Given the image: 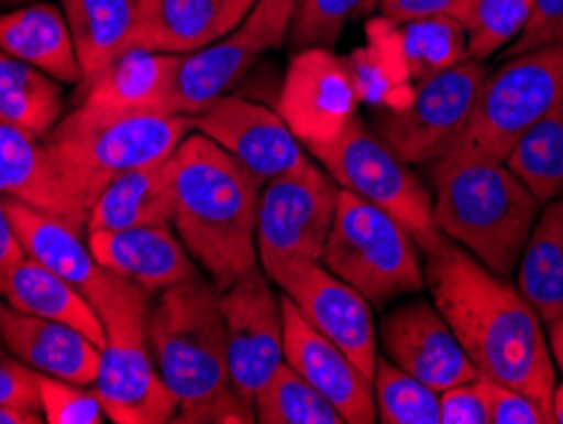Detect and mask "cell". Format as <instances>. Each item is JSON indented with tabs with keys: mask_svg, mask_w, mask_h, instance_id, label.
<instances>
[{
	"mask_svg": "<svg viewBox=\"0 0 563 424\" xmlns=\"http://www.w3.org/2000/svg\"><path fill=\"white\" fill-rule=\"evenodd\" d=\"M439 417L442 424H490L479 377L439 392Z\"/></svg>",
	"mask_w": 563,
	"mask_h": 424,
	"instance_id": "41",
	"label": "cell"
},
{
	"mask_svg": "<svg viewBox=\"0 0 563 424\" xmlns=\"http://www.w3.org/2000/svg\"><path fill=\"white\" fill-rule=\"evenodd\" d=\"M335 178L318 161L267 181L256 211V252L260 264H272L289 257L322 260L338 206Z\"/></svg>",
	"mask_w": 563,
	"mask_h": 424,
	"instance_id": "12",
	"label": "cell"
},
{
	"mask_svg": "<svg viewBox=\"0 0 563 424\" xmlns=\"http://www.w3.org/2000/svg\"><path fill=\"white\" fill-rule=\"evenodd\" d=\"M254 422L260 424H345L343 414L305 381L295 369L282 363L260 394L254 396Z\"/></svg>",
	"mask_w": 563,
	"mask_h": 424,
	"instance_id": "34",
	"label": "cell"
},
{
	"mask_svg": "<svg viewBox=\"0 0 563 424\" xmlns=\"http://www.w3.org/2000/svg\"><path fill=\"white\" fill-rule=\"evenodd\" d=\"M561 198H563V194H561Z\"/></svg>",
	"mask_w": 563,
	"mask_h": 424,
	"instance_id": "50",
	"label": "cell"
},
{
	"mask_svg": "<svg viewBox=\"0 0 563 424\" xmlns=\"http://www.w3.org/2000/svg\"><path fill=\"white\" fill-rule=\"evenodd\" d=\"M41 414L48 424H104V404L92 384L38 373Z\"/></svg>",
	"mask_w": 563,
	"mask_h": 424,
	"instance_id": "38",
	"label": "cell"
},
{
	"mask_svg": "<svg viewBox=\"0 0 563 424\" xmlns=\"http://www.w3.org/2000/svg\"><path fill=\"white\" fill-rule=\"evenodd\" d=\"M391 39L413 85L470 59L465 26L446 15L391 21Z\"/></svg>",
	"mask_w": 563,
	"mask_h": 424,
	"instance_id": "32",
	"label": "cell"
},
{
	"mask_svg": "<svg viewBox=\"0 0 563 424\" xmlns=\"http://www.w3.org/2000/svg\"><path fill=\"white\" fill-rule=\"evenodd\" d=\"M190 118L196 132L211 138L262 183L310 161L308 148L297 140L282 115L252 99L223 95Z\"/></svg>",
	"mask_w": 563,
	"mask_h": 424,
	"instance_id": "16",
	"label": "cell"
},
{
	"mask_svg": "<svg viewBox=\"0 0 563 424\" xmlns=\"http://www.w3.org/2000/svg\"><path fill=\"white\" fill-rule=\"evenodd\" d=\"M508 165L541 204L563 194V95L520 140Z\"/></svg>",
	"mask_w": 563,
	"mask_h": 424,
	"instance_id": "33",
	"label": "cell"
},
{
	"mask_svg": "<svg viewBox=\"0 0 563 424\" xmlns=\"http://www.w3.org/2000/svg\"><path fill=\"white\" fill-rule=\"evenodd\" d=\"M0 115L44 140L64 118L62 81L0 48Z\"/></svg>",
	"mask_w": 563,
	"mask_h": 424,
	"instance_id": "31",
	"label": "cell"
},
{
	"mask_svg": "<svg viewBox=\"0 0 563 424\" xmlns=\"http://www.w3.org/2000/svg\"><path fill=\"white\" fill-rule=\"evenodd\" d=\"M358 91L343 56L330 48L292 52L282 79L277 112L305 148L335 140L358 118Z\"/></svg>",
	"mask_w": 563,
	"mask_h": 424,
	"instance_id": "15",
	"label": "cell"
},
{
	"mask_svg": "<svg viewBox=\"0 0 563 424\" xmlns=\"http://www.w3.org/2000/svg\"><path fill=\"white\" fill-rule=\"evenodd\" d=\"M380 0H297L292 21H289L287 48H330L341 41L347 23L378 13Z\"/></svg>",
	"mask_w": 563,
	"mask_h": 424,
	"instance_id": "36",
	"label": "cell"
},
{
	"mask_svg": "<svg viewBox=\"0 0 563 424\" xmlns=\"http://www.w3.org/2000/svg\"><path fill=\"white\" fill-rule=\"evenodd\" d=\"M264 183L201 132L173 153V219L180 242L219 290L260 264L256 211Z\"/></svg>",
	"mask_w": 563,
	"mask_h": 424,
	"instance_id": "2",
	"label": "cell"
},
{
	"mask_svg": "<svg viewBox=\"0 0 563 424\" xmlns=\"http://www.w3.org/2000/svg\"><path fill=\"white\" fill-rule=\"evenodd\" d=\"M26 260V252L19 242V235H15L11 216L5 211L3 196H0V293H3L8 278H11L13 270Z\"/></svg>",
	"mask_w": 563,
	"mask_h": 424,
	"instance_id": "44",
	"label": "cell"
},
{
	"mask_svg": "<svg viewBox=\"0 0 563 424\" xmlns=\"http://www.w3.org/2000/svg\"><path fill=\"white\" fill-rule=\"evenodd\" d=\"M487 74L485 62L467 59L417 81L407 107L374 115V130L409 165L427 168L465 135Z\"/></svg>",
	"mask_w": 563,
	"mask_h": 424,
	"instance_id": "10",
	"label": "cell"
},
{
	"mask_svg": "<svg viewBox=\"0 0 563 424\" xmlns=\"http://www.w3.org/2000/svg\"><path fill=\"white\" fill-rule=\"evenodd\" d=\"M479 389H483L490 424H553V414L520 389L487 377H479Z\"/></svg>",
	"mask_w": 563,
	"mask_h": 424,
	"instance_id": "39",
	"label": "cell"
},
{
	"mask_svg": "<svg viewBox=\"0 0 563 424\" xmlns=\"http://www.w3.org/2000/svg\"><path fill=\"white\" fill-rule=\"evenodd\" d=\"M0 344L13 356L46 377L95 384L99 348L77 328L15 311L0 297Z\"/></svg>",
	"mask_w": 563,
	"mask_h": 424,
	"instance_id": "23",
	"label": "cell"
},
{
	"mask_svg": "<svg viewBox=\"0 0 563 424\" xmlns=\"http://www.w3.org/2000/svg\"><path fill=\"white\" fill-rule=\"evenodd\" d=\"M0 196L87 229V214L66 194L44 140L5 115H0Z\"/></svg>",
	"mask_w": 563,
	"mask_h": 424,
	"instance_id": "24",
	"label": "cell"
},
{
	"mask_svg": "<svg viewBox=\"0 0 563 424\" xmlns=\"http://www.w3.org/2000/svg\"><path fill=\"white\" fill-rule=\"evenodd\" d=\"M62 8L77 48L81 81L130 48L140 0H62Z\"/></svg>",
	"mask_w": 563,
	"mask_h": 424,
	"instance_id": "29",
	"label": "cell"
},
{
	"mask_svg": "<svg viewBox=\"0 0 563 424\" xmlns=\"http://www.w3.org/2000/svg\"><path fill=\"white\" fill-rule=\"evenodd\" d=\"M44 414L23 410V406L13 404H0V424H41Z\"/></svg>",
	"mask_w": 563,
	"mask_h": 424,
	"instance_id": "45",
	"label": "cell"
},
{
	"mask_svg": "<svg viewBox=\"0 0 563 424\" xmlns=\"http://www.w3.org/2000/svg\"><path fill=\"white\" fill-rule=\"evenodd\" d=\"M173 219V155L168 161L122 173L89 206L87 235L132 229Z\"/></svg>",
	"mask_w": 563,
	"mask_h": 424,
	"instance_id": "26",
	"label": "cell"
},
{
	"mask_svg": "<svg viewBox=\"0 0 563 424\" xmlns=\"http://www.w3.org/2000/svg\"><path fill=\"white\" fill-rule=\"evenodd\" d=\"M366 44L343 56L361 105L374 110H401L411 102L413 81L409 79L391 39V21L378 15L368 21Z\"/></svg>",
	"mask_w": 563,
	"mask_h": 424,
	"instance_id": "30",
	"label": "cell"
},
{
	"mask_svg": "<svg viewBox=\"0 0 563 424\" xmlns=\"http://www.w3.org/2000/svg\"><path fill=\"white\" fill-rule=\"evenodd\" d=\"M297 0H256L250 15L227 36L180 56L173 112L196 115L229 95L267 52L287 44Z\"/></svg>",
	"mask_w": 563,
	"mask_h": 424,
	"instance_id": "11",
	"label": "cell"
},
{
	"mask_svg": "<svg viewBox=\"0 0 563 424\" xmlns=\"http://www.w3.org/2000/svg\"><path fill=\"white\" fill-rule=\"evenodd\" d=\"M563 95V48L543 46L508 56L498 72L487 74L465 135L442 157L505 161L533 124Z\"/></svg>",
	"mask_w": 563,
	"mask_h": 424,
	"instance_id": "8",
	"label": "cell"
},
{
	"mask_svg": "<svg viewBox=\"0 0 563 424\" xmlns=\"http://www.w3.org/2000/svg\"><path fill=\"white\" fill-rule=\"evenodd\" d=\"M29 3H41V0H0V6H11V8L29 6Z\"/></svg>",
	"mask_w": 563,
	"mask_h": 424,
	"instance_id": "49",
	"label": "cell"
},
{
	"mask_svg": "<svg viewBox=\"0 0 563 424\" xmlns=\"http://www.w3.org/2000/svg\"><path fill=\"white\" fill-rule=\"evenodd\" d=\"M322 264L358 290L374 311L427 290L424 254L401 221L341 188Z\"/></svg>",
	"mask_w": 563,
	"mask_h": 424,
	"instance_id": "6",
	"label": "cell"
},
{
	"mask_svg": "<svg viewBox=\"0 0 563 424\" xmlns=\"http://www.w3.org/2000/svg\"><path fill=\"white\" fill-rule=\"evenodd\" d=\"M0 48L62 85L81 81L77 48L62 6L41 0L0 13Z\"/></svg>",
	"mask_w": 563,
	"mask_h": 424,
	"instance_id": "25",
	"label": "cell"
},
{
	"mask_svg": "<svg viewBox=\"0 0 563 424\" xmlns=\"http://www.w3.org/2000/svg\"><path fill=\"white\" fill-rule=\"evenodd\" d=\"M0 404L23 406V410L41 412L38 371L23 363L8 348H0Z\"/></svg>",
	"mask_w": 563,
	"mask_h": 424,
	"instance_id": "40",
	"label": "cell"
},
{
	"mask_svg": "<svg viewBox=\"0 0 563 424\" xmlns=\"http://www.w3.org/2000/svg\"><path fill=\"white\" fill-rule=\"evenodd\" d=\"M475 0H380L378 15L388 21H411L429 19V15H446V19L462 21Z\"/></svg>",
	"mask_w": 563,
	"mask_h": 424,
	"instance_id": "43",
	"label": "cell"
},
{
	"mask_svg": "<svg viewBox=\"0 0 563 424\" xmlns=\"http://www.w3.org/2000/svg\"><path fill=\"white\" fill-rule=\"evenodd\" d=\"M3 204L26 257L44 264L59 278L69 280L74 287H79L89 297V303L97 311L110 297L120 274L97 262L85 239L87 229L62 219V216L33 209V206L15 202V198L3 196Z\"/></svg>",
	"mask_w": 563,
	"mask_h": 424,
	"instance_id": "20",
	"label": "cell"
},
{
	"mask_svg": "<svg viewBox=\"0 0 563 424\" xmlns=\"http://www.w3.org/2000/svg\"><path fill=\"white\" fill-rule=\"evenodd\" d=\"M0 297L15 311L64 323V326L77 328L79 334L95 340L99 348L104 346V323L95 305L89 303V297L79 287H74L69 280L46 270L31 257L13 270Z\"/></svg>",
	"mask_w": 563,
	"mask_h": 424,
	"instance_id": "27",
	"label": "cell"
},
{
	"mask_svg": "<svg viewBox=\"0 0 563 424\" xmlns=\"http://www.w3.org/2000/svg\"><path fill=\"white\" fill-rule=\"evenodd\" d=\"M378 344L388 361L434 392L479 377L432 297H409L394 305L380 320Z\"/></svg>",
	"mask_w": 563,
	"mask_h": 424,
	"instance_id": "17",
	"label": "cell"
},
{
	"mask_svg": "<svg viewBox=\"0 0 563 424\" xmlns=\"http://www.w3.org/2000/svg\"><path fill=\"white\" fill-rule=\"evenodd\" d=\"M561 21H563V0H533V13L531 19H528V26L508 48H505V52H508V56H518V54L536 52V48L549 46L553 39V31L559 29Z\"/></svg>",
	"mask_w": 563,
	"mask_h": 424,
	"instance_id": "42",
	"label": "cell"
},
{
	"mask_svg": "<svg viewBox=\"0 0 563 424\" xmlns=\"http://www.w3.org/2000/svg\"><path fill=\"white\" fill-rule=\"evenodd\" d=\"M190 132V115L140 112L92 118L74 107L56 122L44 143L66 194L89 214V206L114 178L168 161Z\"/></svg>",
	"mask_w": 563,
	"mask_h": 424,
	"instance_id": "5",
	"label": "cell"
},
{
	"mask_svg": "<svg viewBox=\"0 0 563 424\" xmlns=\"http://www.w3.org/2000/svg\"><path fill=\"white\" fill-rule=\"evenodd\" d=\"M147 338L161 379L178 404L180 424H252L254 410L231 384L221 290L190 278L155 295Z\"/></svg>",
	"mask_w": 563,
	"mask_h": 424,
	"instance_id": "3",
	"label": "cell"
},
{
	"mask_svg": "<svg viewBox=\"0 0 563 424\" xmlns=\"http://www.w3.org/2000/svg\"><path fill=\"white\" fill-rule=\"evenodd\" d=\"M551 414H553V424H563V384H556V389H553Z\"/></svg>",
	"mask_w": 563,
	"mask_h": 424,
	"instance_id": "47",
	"label": "cell"
},
{
	"mask_svg": "<svg viewBox=\"0 0 563 424\" xmlns=\"http://www.w3.org/2000/svg\"><path fill=\"white\" fill-rule=\"evenodd\" d=\"M308 153L335 178L338 186L401 221L421 252L442 239L434 221L432 191L413 173V165L396 155L394 148L361 118H355L330 143L310 145Z\"/></svg>",
	"mask_w": 563,
	"mask_h": 424,
	"instance_id": "9",
	"label": "cell"
},
{
	"mask_svg": "<svg viewBox=\"0 0 563 424\" xmlns=\"http://www.w3.org/2000/svg\"><path fill=\"white\" fill-rule=\"evenodd\" d=\"M151 307L153 293L122 274L110 297L97 307L104 323V346L92 387L102 399L107 420L114 424H168L178 414L147 338Z\"/></svg>",
	"mask_w": 563,
	"mask_h": 424,
	"instance_id": "7",
	"label": "cell"
},
{
	"mask_svg": "<svg viewBox=\"0 0 563 424\" xmlns=\"http://www.w3.org/2000/svg\"><path fill=\"white\" fill-rule=\"evenodd\" d=\"M285 318V363L343 414L345 424H374V379L358 369L341 346L314 330L287 295H279Z\"/></svg>",
	"mask_w": 563,
	"mask_h": 424,
	"instance_id": "18",
	"label": "cell"
},
{
	"mask_svg": "<svg viewBox=\"0 0 563 424\" xmlns=\"http://www.w3.org/2000/svg\"><path fill=\"white\" fill-rule=\"evenodd\" d=\"M549 46H559V48H563V21L559 23V29L553 31V39H551V44Z\"/></svg>",
	"mask_w": 563,
	"mask_h": 424,
	"instance_id": "48",
	"label": "cell"
},
{
	"mask_svg": "<svg viewBox=\"0 0 563 424\" xmlns=\"http://www.w3.org/2000/svg\"><path fill=\"white\" fill-rule=\"evenodd\" d=\"M87 242L102 268L122 274L153 295L201 274L170 224L89 231Z\"/></svg>",
	"mask_w": 563,
	"mask_h": 424,
	"instance_id": "21",
	"label": "cell"
},
{
	"mask_svg": "<svg viewBox=\"0 0 563 424\" xmlns=\"http://www.w3.org/2000/svg\"><path fill=\"white\" fill-rule=\"evenodd\" d=\"M180 54L132 46L92 77L79 81L77 110L92 118L140 112H173V89Z\"/></svg>",
	"mask_w": 563,
	"mask_h": 424,
	"instance_id": "19",
	"label": "cell"
},
{
	"mask_svg": "<svg viewBox=\"0 0 563 424\" xmlns=\"http://www.w3.org/2000/svg\"><path fill=\"white\" fill-rule=\"evenodd\" d=\"M545 336H549V346H551V354H553V363L559 366L561 373H563V315H559L556 320L549 323L545 326Z\"/></svg>",
	"mask_w": 563,
	"mask_h": 424,
	"instance_id": "46",
	"label": "cell"
},
{
	"mask_svg": "<svg viewBox=\"0 0 563 424\" xmlns=\"http://www.w3.org/2000/svg\"><path fill=\"white\" fill-rule=\"evenodd\" d=\"M262 268V264H260ZM282 295L297 305L314 330L338 344L358 369L374 379L378 363V330L374 305L358 290L330 272L320 260L289 257L262 268Z\"/></svg>",
	"mask_w": 563,
	"mask_h": 424,
	"instance_id": "13",
	"label": "cell"
},
{
	"mask_svg": "<svg viewBox=\"0 0 563 424\" xmlns=\"http://www.w3.org/2000/svg\"><path fill=\"white\" fill-rule=\"evenodd\" d=\"M256 0H140L132 46L163 54H194L242 23Z\"/></svg>",
	"mask_w": 563,
	"mask_h": 424,
	"instance_id": "22",
	"label": "cell"
},
{
	"mask_svg": "<svg viewBox=\"0 0 563 424\" xmlns=\"http://www.w3.org/2000/svg\"><path fill=\"white\" fill-rule=\"evenodd\" d=\"M533 13V0H475L462 19L467 33V54L475 62H487L508 48Z\"/></svg>",
	"mask_w": 563,
	"mask_h": 424,
	"instance_id": "37",
	"label": "cell"
},
{
	"mask_svg": "<svg viewBox=\"0 0 563 424\" xmlns=\"http://www.w3.org/2000/svg\"><path fill=\"white\" fill-rule=\"evenodd\" d=\"M421 254L432 303L450 323L479 377L520 389L551 412L556 363L549 336L510 278L485 268L444 235Z\"/></svg>",
	"mask_w": 563,
	"mask_h": 424,
	"instance_id": "1",
	"label": "cell"
},
{
	"mask_svg": "<svg viewBox=\"0 0 563 424\" xmlns=\"http://www.w3.org/2000/svg\"><path fill=\"white\" fill-rule=\"evenodd\" d=\"M516 287L543 326L563 315V198L541 206L516 268Z\"/></svg>",
	"mask_w": 563,
	"mask_h": 424,
	"instance_id": "28",
	"label": "cell"
},
{
	"mask_svg": "<svg viewBox=\"0 0 563 424\" xmlns=\"http://www.w3.org/2000/svg\"><path fill=\"white\" fill-rule=\"evenodd\" d=\"M376 422L380 424H442L439 417V392L424 381L378 356L374 373Z\"/></svg>",
	"mask_w": 563,
	"mask_h": 424,
	"instance_id": "35",
	"label": "cell"
},
{
	"mask_svg": "<svg viewBox=\"0 0 563 424\" xmlns=\"http://www.w3.org/2000/svg\"><path fill=\"white\" fill-rule=\"evenodd\" d=\"M231 384L254 410V396L285 363V318L279 295L260 264L221 290Z\"/></svg>",
	"mask_w": 563,
	"mask_h": 424,
	"instance_id": "14",
	"label": "cell"
},
{
	"mask_svg": "<svg viewBox=\"0 0 563 424\" xmlns=\"http://www.w3.org/2000/svg\"><path fill=\"white\" fill-rule=\"evenodd\" d=\"M434 221L485 268L512 278L541 202L505 161L439 157L427 165Z\"/></svg>",
	"mask_w": 563,
	"mask_h": 424,
	"instance_id": "4",
	"label": "cell"
}]
</instances>
